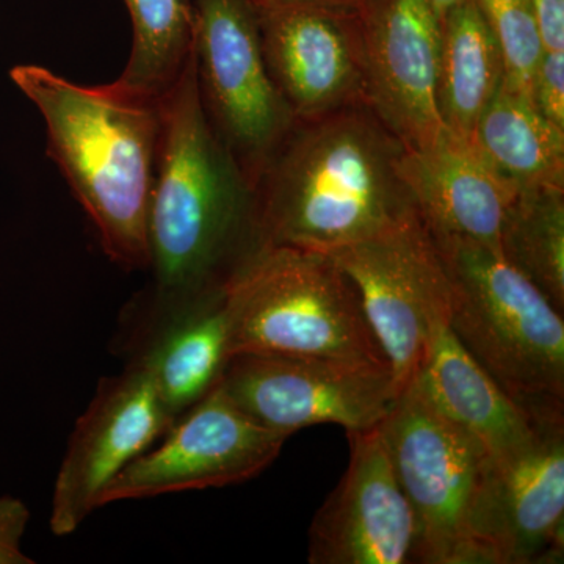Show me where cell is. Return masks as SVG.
<instances>
[{
    "label": "cell",
    "mask_w": 564,
    "mask_h": 564,
    "mask_svg": "<svg viewBox=\"0 0 564 564\" xmlns=\"http://www.w3.org/2000/svg\"><path fill=\"white\" fill-rule=\"evenodd\" d=\"M289 437L245 413L218 381L173 423L159 447L144 452L111 480L99 508L245 484L276 462Z\"/></svg>",
    "instance_id": "10"
},
{
    "label": "cell",
    "mask_w": 564,
    "mask_h": 564,
    "mask_svg": "<svg viewBox=\"0 0 564 564\" xmlns=\"http://www.w3.org/2000/svg\"><path fill=\"white\" fill-rule=\"evenodd\" d=\"M176 422L166 411L151 375L128 362L99 384L77 419L52 492L51 530L76 532L98 510L104 489Z\"/></svg>",
    "instance_id": "13"
},
{
    "label": "cell",
    "mask_w": 564,
    "mask_h": 564,
    "mask_svg": "<svg viewBox=\"0 0 564 564\" xmlns=\"http://www.w3.org/2000/svg\"><path fill=\"white\" fill-rule=\"evenodd\" d=\"M31 521V511L22 500L0 496V564H32L22 552L21 543Z\"/></svg>",
    "instance_id": "25"
},
{
    "label": "cell",
    "mask_w": 564,
    "mask_h": 564,
    "mask_svg": "<svg viewBox=\"0 0 564 564\" xmlns=\"http://www.w3.org/2000/svg\"><path fill=\"white\" fill-rule=\"evenodd\" d=\"M161 113L148 218L152 282L131 310V329L218 299L263 243L254 187L203 109L195 51Z\"/></svg>",
    "instance_id": "1"
},
{
    "label": "cell",
    "mask_w": 564,
    "mask_h": 564,
    "mask_svg": "<svg viewBox=\"0 0 564 564\" xmlns=\"http://www.w3.org/2000/svg\"><path fill=\"white\" fill-rule=\"evenodd\" d=\"M403 151L367 102L296 121L254 184L263 242L329 254L410 217Z\"/></svg>",
    "instance_id": "2"
},
{
    "label": "cell",
    "mask_w": 564,
    "mask_h": 564,
    "mask_svg": "<svg viewBox=\"0 0 564 564\" xmlns=\"http://www.w3.org/2000/svg\"><path fill=\"white\" fill-rule=\"evenodd\" d=\"M229 359L242 352L389 366L350 278L323 252L259 245L223 293Z\"/></svg>",
    "instance_id": "5"
},
{
    "label": "cell",
    "mask_w": 564,
    "mask_h": 564,
    "mask_svg": "<svg viewBox=\"0 0 564 564\" xmlns=\"http://www.w3.org/2000/svg\"><path fill=\"white\" fill-rule=\"evenodd\" d=\"M352 282L402 392L414 380L436 323L448 315L440 251L417 210L388 231L329 252Z\"/></svg>",
    "instance_id": "8"
},
{
    "label": "cell",
    "mask_w": 564,
    "mask_h": 564,
    "mask_svg": "<svg viewBox=\"0 0 564 564\" xmlns=\"http://www.w3.org/2000/svg\"><path fill=\"white\" fill-rule=\"evenodd\" d=\"M413 381L434 410L484 445L489 458L527 447L543 425L530 419L478 366L456 339L448 315L434 326Z\"/></svg>",
    "instance_id": "17"
},
{
    "label": "cell",
    "mask_w": 564,
    "mask_h": 564,
    "mask_svg": "<svg viewBox=\"0 0 564 564\" xmlns=\"http://www.w3.org/2000/svg\"><path fill=\"white\" fill-rule=\"evenodd\" d=\"M470 141L516 187L564 188V129L543 117L530 96L500 85Z\"/></svg>",
    "instance_id": "19"
},
{
    "label": "cell",
    "mask_w": 564,
    "mask_h": 564,
    "mask_svg": "<svg viewBox=\"0 0 564 564\" xmlns=\"http://www.w3.org/2000/svg\"><path fill=\"white\" fill-rule=\"evenodd\" d=\"M544 52H564V0H532Z\"/></svg>",
    "instance_id": "26"
},
{
    "label": "cell",
    "mask_w": 564,
    "mask_h": 564,
    "mask_svg": "<svg viewBox=\"0 0 564 564\" xmlns=\"http://www.w3.org/2000/svg\"><path fill=\"white\" fill-rule=\"evenodd\" d=\"M196 82L212 129L254 187L295 126L263 57L251 0H196Z\"/></svg>",
    "instance_id": "7"
},
{
    "label": "cell",
    "mask_w": 564,
    "mask_h": 564,
    "mask_svg": "<svg viewBox=\"0 0 564 564\" xmlns=\"http://www.w3.org/2000/svg\"><path fill=\"white\" fill-rule=\"evenodd\" d=\"M532 99L543 117L564 129V52H544L534 73Z\"/></svg>",
    "instance_id": "24"
},
{
    "label": "cell",
    "mask_w": 564,
    "mask_h": 564,
    "mask_svg": "<svg viewBox=\"0 0 564 564\" xmlns=\"http://www.w3.org/2000/svg\"><path fill=\"white\" fill-rule=\"evenodd\" d=\"M252 3L274 2V0H251ZM313 2L332 3V6L348 7V9L361 10L370 0H313Z\"/></svg>",
    "instance_id": "27"
},
{
    "label": "cell",
    "mask_w": 564,
    "mask_h": 564,
    "mask_svg": "<svg viewBox=\"0 0 564 564\" xmlns=\"http://www.w3.org/2000/svg\"><path fill=\"white\" fill-rule=\"evenodd\" d=\"M393 470L413 508L414 563L475 564L469 513L488 454L434 410L414 381L380 423Z\"/></svg>",
    "instance_id": "6"
},
{
    "label": "cell",
    "mask_w": 564,
    "mask_h": 564,
    "mask_svg": "<svg viewBox=\"0 0 564 564\" xmlns=\"http://www.w3.org/2000/svg\"><path fill=\"white\" fill-rule=\"evenodd\" d=\"M430 2L433 3L434 10L437 11L441 20H443L444 14L447 13L448 10L459 6V3L464 2V0H430Z\"/></svg>",
    "instance_id": "28"
},
{
    "label": "cell",
    "mask_w": 564,
    "mask_h": 564,
    "mask_svg": "<svg viewBox=\"0 0 564 564\" xmlns=\"http://www.w3.org/2000/svg\"><path fill=\"white\" fill-rule=\"evenodd\" d=\"M220 386L254 421L288 436L322 423L366 432L400 393L389 366L274 352L232 356Z\"/></svg>",
    "instance_id": "9"
},
{
    "label": "cell",
    "mask_w": 564,
    "mask_h": 564,
    "mask_svg": "<svg viewBox=\"0 0 564 564\" xmlns=\"http://www.w3.org/2000/svg\"><path fill=\"white\" fill-rule=\"evenodd\" d=\"M124 339L129 362L151 375L166 411L177 421L218 384L229 361L223 295L132 329Z\"/></svg>",
    "instance_id": "18"
},
{
    "label": "cell",
    "mask_w": 564,
    "mask_h": 564,
    "mask_svg": "<svg viewBox=\"0 0 564 564\" xmlns=\"http://www.w3.org/2000/svg\"><path fill=\"white\" fill-rule=\"evenodd\" d=\"M361 17L366 102L408 150L432 143L437 109L441 20L430 0H370Z\"/></svg>",
    "instance_id": "14"
},
{
    "label": "cell",
    "mask_w": 564,
    "mask_h": 564,
    "mask_svg": "<svg viewBox=\"0 0 564 564\" xmlns=\"http://www.w3.org/2000/svg\"><path fill=\"white\" fill-rule=\"evenodd\" d=\"M254 6L270 76L296 121L366 102L359 10L313 0Z\"/></svg>",
    "instance_id": "12"
},
{
    "label": "cell",
    "mask_w": 564,
    "mask_h": 564,
    "mask_svg": "<svg viewBox=\"0 0 564 564\" xmlns=\"http://www.w3.org/2000/svg\"><path fill=\"white\" fill-rule=\"evenodd\" d=\"M131 14L132 50L111 90L159 104L193 57L196 0H124Z\"/></svg>",
    "instance_id": "21"
},
{
    "label": "cell",
    "mask_w": 564,
    "mask_h": 564,
    "mask_svg": "<svg viewBox=\"0 0 564 564\" xmlns=\"http://www.w3.org/2000/svg\"><path fill=\"white\" fill-rule=\"evenodd\" d=\"M11 80L43 115L47 154L87 212L107 258L124 270L150 269L148 218L161 102L84 87L36 65H18Z\"/></svg>",
    "instance_id": "3"
},
{
    "label": "cell",
    "mask_w": 564,
    "mask_h": 564,
    "mask_svg": "<svg viewBox=\"0 0 564 564\" xmlns=\"http://www.w3.org/2000/svg\"><path fill=\"white\" fill-rule=\"evenodd\" d=\"M500 254L564 311V188L525 187L505 214Z\"/></svg>",
    "instance_id": "22"
},
{
    "label": "cell",
    "mask_w": 564,
    "mask_h": 564,
    "mask_svg": "<svg viewBox=\"0 0 564 564\" xmlns=\"http://www.w3.org/2000/svg\"><path fill=\"white\" fill-rule=\"evenodd\" d=\"M400 174L430 236L500 251V229L518 187L470 139L445 128L425 147L404 148Z\"/></svg>",
    "instance_id": "16"
},
{
    "label": "cell",
    "mask_w": 564,
    "mask_h": 564,
    "mask_svg": "<svg viewBox=\"0 0 564 564\" xmlns=\"http://www.w3.org/2000/svg\"><path fill=\"white\" fill-rule=\"evenodd\" d=\"M503 62V84L532 98L534 73L544 50L532 0H475Z\"/></svg>",
    "instance_id": "23"
},
{
    "label": "cell",
    "mask_w": 564,
    "mask_h": 564,
    "mask_svg": "<svg viewBox=\"0 0 564 564\" xmlns=\"http://www.w3.org/2000/svg\"><path fill=\"white\" fill-rule=\"evenodd\" d=\"M432 239L451 288L456 339L530 419L563 422V314L500 251Z\"/></svg>",
    "instance_id": "4"
},
{
    "label": "cell",
    "mask_w": 564,
    "mask_h": 564,
    "mask_svg": "<svg viewBox=\"0 0 564 564\" xmlns=\"http://www.w3.org/2000/svg\"><path fill=\"white\" fill-rule=\"evenodd\" d=\"M475 564L556 563L564 549V422L486 459L469 513Z\"/></svg>",
    "instance_id": "11"
},
{
    "label": "cell",
    "mask_w": 564,
    "mask_h": 564,
    "mask_svg": "<svg viewBox=\"0 0 564 564\" xmlns=\"http://www.w3.org/2000/svg\"><path fill=\"white\" fill-rule=\"evenodd\" d=\"M347 473L315 514L311 564L414 563L415 519L393 470L380 425L347 433Z\"/></svg>",
    "instance_id": "15"
},
{
    "label": "cell",
    "mask_w": 564,
    "mask_h": 564,
    "mask_svg": "<svg viewBox=\"0 0 564 564\" xmlns=\"http://www.w3.org/2000/svg\"><path fill=\"white\" fill-rule=\"evenodd\" d=\"M502 55L475 0H464L444 14L441 25L437 109L445 128L470 139L500 85Z\"/></svg>",
    "instance_id": "20"
}]
</instances>
